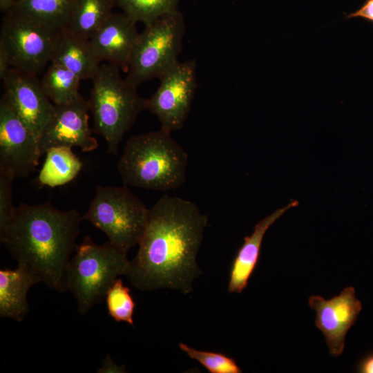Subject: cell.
<instances>
[{"mask_svg": "<svg viewBox=\"0 0 373 373\" xmlns=\"http://www.w3.org/2000/svg\"><path fill=\"white\" fill-rule=\"evenodd\" d=\"M6 99L39 140L54 111L55 105L33 75L11 68L3 79Z\"/></svg>", "mask_w": 373, "mask_h": 373, "instance_id": "cell-12", "label": "cell"}, {"mask_svg": "<svg viewBox=\"0 0 373 373\" xmlns=\"http://www.w3.org/2000/svg\"><path fill=\"white\" fill-rule=\"evenodd\" d=\"M136 22L124 12H112L89 40L101 62L128 69L140 33Z\"/></svg>", "mask_w": 373, "mask_h": 373, "instance_id": "cell-14", "label": "cell"}, {"mask_svg": "<svg viewBox=\"0 0 373 373\" xmlns=\"http://www.w3.org/2000/svg\"><path fill=\"white\" fill-rule=\"evenodd\" d=\"M171 134L160 128L127 140L117 164L125 185L167 191L186 181L189 157Z\"/></svg>", "mask_w": 373, "mask_h": 373, "instance_id": "cell-3", "label": "cell"}, {"mask_svg": "<svg viewBox=\"0 0 373 373\" xmlns=\"http://www.w3.org/2000/svg\"><path fill=\"white\" fill-rule=\"evenodd\" d=\"M208 218L193 202L164 195L149 209L146 227L127 276L142 291H193L202 274L197 256Z\"/></svg>", "mask_w": 373, "mask_h": 373, "instance_id": "cell-1", "label": "cell"}, {"mask_svg": "<svg viewBox=\"0 0 373 373\" xmlns=\"http://www.w3.org/2000/svg\"><path fill=\"white\" fill-rule=\"evenodd\" d=\"M180 349L191 359L197 361L210 373H241L242 371L233 358L220 352L199 350L180 343Z\"/></svg>", "mask_w": 373, "mask_h": 373, "instance_id": "cell-24", "label": "cell"}, {"mask_svg": "<svg viewBox=\"0 0 373 373\" xmlns=\"http://www.w3.org/2000/svg\"><path fill=\"white\" fill-rule=\"evenodd\" d=\"M130 260L110 242L95 243L86 236L74 251L66 269V286L74 296L80 314L104 301L108 290L122 275H127Z\"/></svg>", "mask_w": 373, "mask_h": 373, "instance_id": "cell-5", "label": "cell"}, {"mask_svg": "<svg viewBox=\"0 0 373 373\" xmlns=\"http://www.w3.org/2000/svg\"><path fill=\"white\" fill-rule=\"evenodd\" d=\"M15 178L0 173V232L3 231L12 220L16 207L12 200V184Z\"/></svg>", "mask_w": 373, "mask_h": 373, "instance_id": "cell-25", "label": "cell"}, {"mask_svg": "<svg viewBox=\"0 0 373 373\" xmlns=\"http://www.w3.org/2000/svg\"><path fill=\"white\" fill-rule=\"evenodd\" d=\"M54 111L39 139L41 155L55 147H78L90 152L98 147L88 124V101L82 96L70 102L54 104Z\"/></svg>", "mask_w": 373, "mask_h": 373, "instance_id": "cell-11", "label": "cell"}, {"mask_svg": "<svg viewBox=\"0 0 373 373\" xmlns=\"http://www.w3.org/2000/svg\"><path fill=\"white\" fill-rule=\"evenodd\" d=\"M76 1L18 0L12 8L55 31L60 32L68 28Z\"/></svg>", "mask_w": 373, "mask_h": 373, "instance_id": "cell-18", "label": "cell"}, {"mask_svg": "<svg viewBox=\"0 0 373 373\" xmlns=\"http://www.w3.org/2000/svg\"><path fill=\"white\" fill-rule=\"evenodd\" d=\"M39 140L6 99L0 100V173L26 178L39 164Z\"/></svg>", "mask_w": 373, "mask_h": 373, "instance_id": "cell-10", "label": "cell"}, {"mask_svg": "<svg viewBox=\"0 0 373 373\" xmlns=\"http://www.w3.org/2000/svg\"><path fill=\"white\" fill-rule=\"evenodd\" d=\"M113 0H77L66 29L90 40L113 12Z\"/></svg>", "mask_w": 373, "mask_h": 373, "instance_id": "cell-20", "label": "cell"}, {"mask_svg": "<svg viewBox=\"0 0 373 373\" xmlns=\"http://www.w3.org/2000/svg\"><path fill=\"white\" fill-rule=\"evenodd\" d=\"M18 0H0V10L6 13L11 10Z\"/></svg>", "mask_w": 373, "mask_h": 373, "instance_id": "cell-29", "label": "cell"}, {"mask_svg": "<svg viewBox=\"0 0 373 373\" xmlns=\"http://www.w3.org/2000/svg\"><path fill=\"white\" fill-rule=\"evenodd\" d=\"M40 81L41 86L54 104H61L80 97L81 79L64 66L50 63Z\"/></svg>", "mask_w": 373, "mask_h": 373, "instance_id": "cell-21", "label": "cell"}, {"mask_svg": "<svg viewBox=\"0 0 373 373\" xmlns=\"http://www.w3.org/2000/svg\"><path fill=\"white\" fill-rule=\"evenodd\" d=\"M103 365L98 370V372L102 373H124L126 372L124 365L119 366L113 362L109 355H106L102 361Z\"/></svg>", "mask_w": 373, "mask_h": 373, "instance_id": "cell-27", "label": "cell"}, {"mask_svg": "<svg viewBox=\"0 0 373 373\" xmlns=\"http://www.w3.org/2000/svg\"><path fill=\"white\" fill-rule=\"evenodd\" d=\"M354 18L363 19L373 25V0H365L358 9L345 15L347 19Z\"/></svg>", "mask_w": 373, "mask_h": 373, "instance_id": "cell-26", "label": "cell"}, {"mask_svg": "<svg viewBox=\"0 0 373 373\" xmlns=\"http://www.w3.org/2000/svg\"><path fill=\"white\" fill-rule=\"evenodd\" d=\"M58 32L12 8L3 18L0 44L11 68L37 76L51 61Z\"/></svg>", "mask_w": 373, "mask_h": 373, "instance_id": "cell-8", "label": "cell"}, {"mask_svg": "<svg viewBox=\"0 0 373 373\" xmlns=\"http://www.w3.org/2000/svg\"><path fill=\"white\" fill-rule=\"evenodd\" d=\"M82 217L75 209L61 211L49 202L16 207L0 241L18 265L50 289L67 291L66 274L77 245Z\"/></svg>", "mask_w": 373, "mask_h": 373, "instance_id": "cell-2", "label": "cell"}, {"mask_svg": "<svg viewBox=\"0 0 373 373\" xmlns=\"http://www.w3.org/2000/svg\"><path fill=\"white\" fill-rule=\"evenodd\" d=\"M50 63L64 66L81 80H92L102 64L89 40L68 29L58 32Z\"/></svg>", "mask_w": 373, "mask_h": 373, "instance_id": "cell-16", "label": "cell"}, {"mask_svg": "<svg viewBox=\"0 0 373 373\" xmlns=\"http://www.w3.org/2000/svg\"><path fill=\"white\" fill-rule=\"evenodd\" d=\"M45 154L38 177L42 185L55 187L65 184L72 181L82 169V162L70 148L55 147Z\"/></svg>", "mask_w": 373, "mask_h": 373, "instance_id": "cell-19", "label": "cell"}, {"mask_svg": "<svg viewBox=\"0 0 373 373\" xmlns=\"http://www.w3.org/2000/svg\"><path fill=\"white\" fill-rule=\"evenodd\" d=\"M308 302L316 312L315 325L323 334L329 354L338 356L343 352L346 334L362 309L354 287H347L328 300L312 296Z\"/></svg>", "mask_w": 373, "mask_h": 373, "instance_id": "cell-13", "label": "cell"}, {"mask_svg": "<svg viewBox=\"0 0 373 373\" xmlns=\"http://www.w3.org/2000/svg\"><path fill=\"white\" fill-rule=\"evenodd\" d=\"M159 79L146 109L156 116L161 129L171 133L182 128L190 112L197 87L196 63L179 61Z\"/></svg>", "mask_w": 373, "mask_h": 373, "instance_id": "cell-9", "label": "cell"}, {"mask_svg": "<svg viewBox=\"0 0 373 373\" xmlns=\"http://www.w3.org/2000/svg\"><path fill=\"white\" fill-rule=\"evenodd\" d=\"M38 283L37 277L23 267L1 269L0 316L23 321L29 312L28 291Z\"/></svg>", "mask_w": 373, "mask_h": 373, "instance_id": "cell-17", "label": "cell"}, {"mask_svg": "<svg viewBox=\"0 0 373 373\" xmlns=\"http://www.w3.org/2000/svg\"><path fill=\"white\" fill-rule=\"evenodd\" d=\"M356 370L361 373H373V352L365 355L359 361Z\"/></svg>", "mask_w": 373, "mask_h": 373, "instance_id": "cell-28", "label": "cell"}, {"mask_svg": "<svg viewBox=\"0 0 373 373\" xmlns=\"http://www.w3.org/2000/svg\"><path fill=\"white\" fill-rule=\"evenodd\" d=\"M92 80L88 103L95 132L106 140L108 153L117 155L124 135L146 109V99L122 77L119 68L109 64H102Z\"/></svg>", "mask_w": 373, "mask_h": 373, "instance_id": "cell-4", "label": "cell"}, {"mask_svg": "<svg viewBox=\"0 0 373 373\" xmlns=\"http://www.w3.org/2000/svg\"><path fill=\"white\" fill-rule=\"evenodd\" d=\"M115 6L136 23L145 26L178 10L180 0H113Z\"/></svg>", "mask_w": 373, "mask_h": 373, "instance_id": "cell-22", "label": "cell"}, {"mask_svg": "<svg viewBox=\"0 0 373 373\" xmlns=\"http://www.w3.org/2000/svg\"><path fill=\"white\" fill-rule=\"evenodd\" d=\"M184 32V21L179 10L146 25L140 33L126 79L137 88L160 78L179 62Z\"/></svg>", "mask_w": 373, "mask_h": 373, "instance_id": "cell-7", "label": "cell"}, {"mask_svg": "<svg viewBox=\"0 0 373 373\" xmlns=\"http://www.w3.org/2000/svg\"><path fill=\"white\" fill-rule=\"evenodd\" d=\"M298 205L297 200H291L287 205L279 208L258 222L251 235L245 236L233 260L228 283L229 293L240 294L247 287L259 260L263 238L269 228L287 211Z\"/></svg>", "mask_w": 373, "mask_h": 373, "instance_id": "cell-15", "label": "cell"}, {"mask_svg": "<svg viewBox=\"0 0 373 373\" xmlns=\"http://www.w3.org/2000/svg\"><path fill=\"white\" fill-rule=\"evenodd\" d=\"M106 302L109 316L116 322H124L134 326L133 313L135 303L130 289L117 278L107 291Z\"/></svg>", "mask_w": 373, "mask_h": 373, "instance_id": "cell-23", "label": "cell"}, {"mask_svg": "<svg viewBox=\"0 0 373 373\" xmlns=\"http://www.w3.org/2000/svg\"><path fill=\"white\" fill-rule=\"evenodd\" d=\"M149 209L126 186H97L82 220L103 231L122 252L138 245L147 224Z\"/></svg>", "mask_w": 373, "mask_h": 373, "instance_id": "cell-6", "label": "cell"}]
</instances>
